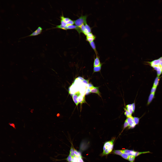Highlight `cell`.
Masks as SVG:
<instances>
[{
    "mask_svg": "<svg viewBox=\"0 0 162 162\" xmlns=\"http://www.w3.org/2000/svg\"><path fill=\"white\" fill-rule=\"evenodd\" d=\"M133 54L135 58H150L151 59L156 54L151 50H146L134 51Z\"/></svg>",
    "mask_w": 162,
    "mask_h": 162,
    "instance_id": "obj_4",
    "label": "cell"
},
{
    "mask_svg": "<svg viewBox=\"0 0 162 162\" xmlns=\"http://www.w3.org/2000/svg\"><path fill=\"white\" fill-rule=\"evenodd\" d=\"M134 51L146 50L148 46L147 41L141 39L132 45Z\"/></svg>",
    "mask_w": 162,
    "mask_h": 162,
    "instance_id": "obj_6",
    "label": "cell"
},
{
    "mask_svg": "<svg viewBox=\"0 0 162 162\" xmlns=\"http://www.w3.org/2000/svg\"><path fill=\"white\" fill-rule=\"evenodd\" d=\"M147 42L151 51L156 54L160 53L162 51V31L156 37Z\"/></svg>",
    "mask_w": 162,
    "mask_h": 162,
    "instance_id": "obj_2",
    "label": "cell"
},
{
    "mask_svg": "<svg viewBox=\"0 0 162 162\" xmlns=\"http://www.w3.org/2000/svg\"><path fill=\"white\" fill-rule=\"evenodd\" d=\"M158 54L159 55L160 59H161V60L162 63V51Z\"/></svg>",
    "mask_w": 162,
    "mask_h": 162,
    "instance_id": "obj_8",
    "label": "cell"
},
{
    "mask_svg": "<svg viewBox=\"0 0 162 162\" xmlns=\"http://www.w3.org/2000/svg\"><path fill=\"white\" fill-rule=\"evenodd\" d=\"M85 57L81 53H77L74 58L60 69L55 72L45 75L46 76L56 74L62 73L75 71L81 68L84 63Z\"/></svg>",
    "mask_w": 162,
    "mask_h": 162,
    "instance_id": "obj_1",
    "label": "cell"
},
{
    "mask_svg": "<svg viewBox=\"0 0 162 162\" xmlns=\"http://www.w3.org/2000/svg\"><path fill=\"white\" fill-rule=\"evenodd\" d=\"M121 45L122 49L129 52H133L134 50L132 46L124 38L121 37Z\"/></svg>",
    "mask_w": 162,
    "mask_h": 162,
    "instance_id": "obj_7",
    "label": "cell"
},
{
    "mask_svg": "<svg viewBox=\"0 0 162 162\" xmlns=\"http://www.w3.org/2000/svg\"><path fill=\"white\" fill-rule=\"evenodd\" d=\"M133 52H129L121 48L118 50L113 51L111 54L104 56L103 57L116 56L133 60L135 59Z\"/></svg>",
    "mask_w": 162,
    "mask_h": 162,
    "instance_id": "obj_3",
    "label": "cell"
},
{
    "mask_svg": "<svg viewBox=\"0 0 162 162\" xmlns=\"http://www.w3.org/2000/svg\"><path fill=\"white\" fill-rule=\"evenodd\" d=\"M121 37L124 38L132 45L142 39L136 35L129 34L125 28L124 31L121 33Z\"/></svg>",
    "mask_w": 162,
    "mask_h": 162,
    "instance_id": "obj_5",
    "label": "cell"
}]
</instances>
